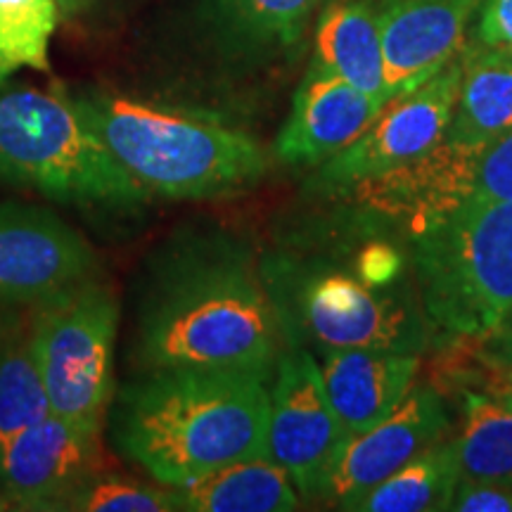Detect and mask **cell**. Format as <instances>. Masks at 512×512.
I'll use <instances>...</instances> for the list:
<instances>
[{"label":"cell","mask_w":512,"mask_h":512,"mask_svg":"<svg viewBox=\"0 0 512 512\" xmlns=\"http://www.w3.org/2000/svg\"><path fill=\"white\" fill-rule=\"evenodd\" d=\"M448 425L437 387H413L387 418L349 437L330 475L325 501L349 510L356 498L444 439Z\"/></svg>","instance_id":"obj_13"},{"label":"cell","mask_w":512,"mask_h":512,"mask_svg":"<svg viewBox=\"0 0 512 512\" xmlns=\"http://www.w3.org/2000/svg\"><path fill=\"white\" fill-rule=\"evenodd\" d=\"M57 0H0V83L22 69L50 72Z\"/></svg>","instance_id":"obj_24"},{"label":"cell","mask_w":512,"mask_h":512,"mask_svg":"<svg viewBox=\"0 0 512 512\" xmlns=\"http://www.w3.org/2000/svg\"><path fill=\"white\" fill-rule=\"evenodd\" d=\"M477 46H512V0H482L477 10Z\"/></svg>","instance_id":"obj_28"},{"label":"cell","mask_w":512,"mask_h":512,"mask_svg":"<svg viewBox=\"0 0 512 512\" xmlns=\"http://www.w3.org/2000/svg\"><path fill=\"white\" fill-rule=\"evenodd\" d=\"M349 441L325 392L311 349L287 344L275 363L266 456L297 486L302 501H325L330 475Z\"/></svg>","instance_id":"obj_8"},{"label":"cell","mask_w":512,"mask_h":512,"mask_svg":"<svg viewBox=\"0 0 512 512\" xmlns=\"http://www.w3.org/2000/svg\"><path fill=\"white\" fill-rule=\"evenodd\" d=\"M460 81L463 60H453L422 86L384 102L373 124L354 145L318 166L311 188L320 195H337L349 185L411 162L437 145L456 114Z\"/></svg>","instance_id":"obj_10"},{"label":"cell","mask_w":512,"mask_h":512,"mask_svg":"<svg viewBox=\"0 0 512 512\" xmlns=\"http://www.w3.org/2000/svg\"><path fill=\"white\" fill-rule=\"evenodd\" d=\"M512 131V55L475 48L463 60L456 114L446 136L465 143H494Z\"/></svg>","instance_id":"obj_20"},{"label":"cell","mask_w":512,"mask_h":512,"mask_svg":"<svg viewBox=\"0 0 512 512\" xmlns=\"http://www.w3.org/2000/svg\"><path fill=\"white\" fill-rule=\"evenodd\" d=\"M287 344L422 354L432 323L408 283L377 285L351 264L278 256L261 268Z\"/></svg>","instance_id":"obj_4"},{"label":"cell","mask_w":512,"mask_h":512,"mask_svg":"<svg viewBox=\"0 0 512 512\" xmlns=\"http://www.w3.org/2000/svg\"><path fill=\"white\" fill-rule=\"evenodd\" d=\"M380 110V102L351 83L309 67L275 138V159L292 169H318L354 145Z\"/></svg>","instance_id":"obj_15"},{"label":"cell","mask_w":512,"mask_h":512,"mask_svg":"<svg viewBox=\"0 0 512 512\" xmlns=\"http://www.w3.org/2000/svg\"><path fill=\"white\" fill-rule=\"evenodd\" d=\"M320 0H211L223 46L242 57L285 53L302 41Z\"/></svg>","instance_id":"obj_21"},{"label":"cell","mask_w":512,"mask_h":512,"mask_svg":"<svg viewBox=\"0 0 512 512\" xmlns=\"http://www.w3.org/2000/svg\"><path fill=\"white\" fill-rule=\"evenodd\" d=\"M271 387L238 370L166 368L114 394L117 451L155 479L183 486L238 460L266 456Z\"/></svg>","instance_id":"obj_2"},{"label":"cell","mask_w":512,"mask_h":512,"mask_svg":"<svg viewBox=\"0 0 512 512\" xmlns=\"http://www.w3.org/2000/svg\"><path fill=\"white\" fill-rule=\"evenodd\" d=\"M50 413L34 339V309H0V444Z\"/></svg>","instance_id":"obj_19"},{"label":"cell","mask_w":512,"mask_h":512,"mask_svg":"<svg viewBox=\"0 0 512 512\" xmlns=\"http://www.w3.org/2000/svg\"><path fill=\"white\" fill-rule=\"evenodd\" d=\"M74 105L150 197L211 200L252 188L268 171L259 140L214 117L119 95H88Z\"/></svg>","instance_id":"obj_3"},{"label":"cell","mask_w":512,"mask_h":512,"mask_svg":"<svg viewBox=\"0 0 512 512\" xmlns=\"http://www.w3.org/2000/svg\"><path fill=\"white\" fill-rule=\"evenodd\" d=\"M0 178L83 209L133 211L152 200L60 91L0 83Z\"/></svg>","instance_id":"obj_5"},{"label":"cell","mask_w":512,"mask_h":512,"mask_svg":"<svg viewBox=\"0 0 512 512\" xmlns=\"http://www.w3.org/2000/svg\"><path fill=\"white\" fill-rule=\"evenodd\" d=\"M370 3H373V5H384V3H387V0H370Z\"/></svg>","instance_id":"obj_33"},{"label":"cell","mask_w":512,"mask_h":512,"mask_svg":"<svg viewBox=\"0 0 512 512\" xmlns=\"http://www.w3.org/2000/svg\"><path fill=\"white\" fill-rule=\"evenodd\" d=\"M484 150V143L444 136L411 162L363 178L337 195L349 197L361 228L377 235V228L389 226L411 242L470 200Z\"/></svg>","instance_id":"obj_9"},{"label":"cell","mask_w":512,"mask_h":512,"mask_svg":"<svg viewBox=\"0 0 512 512\" xmlns=\"http://www.w3.org/2000/svg\"><path fill=\"white\" fill-rule=\"evenodd\" d=\"M174 486L143 484L138 479L98 472L60 505V512H174Z\"/></svg>","instance_id":"obj_25"},{"label":"cell","mask_w":512,"mask_h":512,"mask_svg":"<svg viewBox=\"0 0 512 512\" xmlns=\"http://www.w3.org/2000/svg\"><path fill=\"white\" fill-rule=\"evenodd\" d=\"M311 67L344 79L375 102L389 100L382 34L370 0H332L320 12Z\"/></svg>","instance_id":"obj_17"},{"label":"cell","mask_w":512,"mask_h":512,"mask_svg":"<svg viewBox=\"0 0 512 512\" xmlns=\"http://www.w3.org/2000/svg\"><path fill=\"white\" fill-rule=\"evenodd\" d=\"M434 330L486 339L512 311V200L470 197L408 242Z\"/></svg>","instance_id":"obj_6"},{"label":"cell","mask_w":512,"mask_h":512,"mask_svg":"<svg viewBox=\"0 0 512 512\" xmlns=\"http://www.w3.org/2000/svg\"><path fill=\"white\" fill-rule=\"evenodd\" d=\"M501 50H505V53L512 55V46H508V48H501Z\"/></svg>","instance_id":"obj_34"},{"label":"cell","mask_w":512,"mask_h":512,"mask_svg":"<svg viewBox=\"0 0 512 512\" xmlns=\"http://www.w3.org/2000/svg\"><path fill=\"white\" fill-rule=\"evenodd\" d=\"M460 465L456 441H437L356 498L349 512H444L451 510Z\"/></svg>","instance_id":"obj_22"},{"label":"cell","mask_w":512,"mask_h":512,"mask_svg":"<svg viewBox=\"0 0 512 512\" xmlns=\"http://www.w3.org/2000/svg\"><path fill=\"white\" fill-rule=\"evenodd\" d=\"M451 510L456 512H512V489L503 484L463 479L456 486Z\"/></svg>","instance_id":"obj_27"},{"label":"cell","mask_w":512,"mask_h":512,"mask_svg":"<svg viewBox=\"0 0 512 512\" xmlns=\"http://www.w3.org/2000/svg\"><path fill=\"white\" fill-rule=\"evenodd\" d=\"M460 477L512 489V408L503 399L465 394L456 439Z\"/></svg>","instance_id":"obj_23"},{"label":"cell","mask_w":512,"mask_h":512,"mask_svg":"<svg viewBox=\"0 0 512 512\" xmlns=\"http://www.w3.org/2000/svg\"><path fill=\"white\" fill-rule=\"evenodd\" d=\"M102 437L48 413L0 444V508L60 512L102 467Z\"/></svg>","instance_id":"obj_12"},{"label":"cell","mask_w":512,"mask_h":512,"mask_svg":"<svg viewBox=\"0 0 512 512\" xmlns=\"http://www.w3.org/2000/svg\"><path fill=\"white\" fill-rule=\"evenodd\" d=\"M418 354L375 349L325 351L320 373L325 392L349 437L387 418L413 389Z\"/></svg>","instance_id":"obj_16"},{"label":"cell","mask_w":512,"mask_h":512,"mask_svg":"<svg viewBox=\"0 0 512 512\" xmlns=\"http://www.w3.org/2000/svg\"><path fill=\"white\" fill-rule=\"evenodd\" d=\"M472 197L512 200V131L486 145Z\"/></svg>","instance_id":"obj_26"},{"label":"cell","mask_w":512,"mask_h":512,"mask_svg":"<svg viewBox=\"0 0 512 512\" xmlns=\"http://www.w3.org/2000/svg\"><path fill=\"white\" fill-rule=\"evenodd\" d=\"M503 384H505V389H510L512 392V363L503 370Z\"/></svg>","instance_id":"obj_31"},{"label":"cell","mask_w":512,"mask_h":512,"mask_svg":"<svg viewBox=\"0 0 512 512\" xmlns=\"http://www.w3.org/2000/svg\"><path fill=\"white\" fill-rule=\"evenodd\" d=\"M486 342H491V354L494 361L501 363L503 370L512 363V311L505 316V320L498 325L494 335L486 337Z\"/></svg>","instance_id":"obj_29"},{"label":"cell","mask_w":512,"mask_h":512,"mask_svg":"<svg viewBox=\"0 0 512 512\" xmlns=\"http://www.w3.org/2000/svg\"><path fill=\"white\" fill-rule=\"evenodd\" d=\"M283 344L264 273L245 247L202 238L159 259L138 318L143 373L207 368L271 380Z\"/></svg>","instance_id":"obj_1"},{"label":"cell","mask_w":512,"mask_h":512,"mask_svg":"<svg viewBox=\"0 0 512 512\" xmlns=\"http://www.w3.org/2000/svg\"><path fill=\"white\" fill-rule=\"evenodd\" d=\"M501 399H503L505 403H508V406L512 408V392H510V389H503V396H501Z\"/></svg>","instance_id":"obj_32"},{"label":"cell","mask_w":512,"mask_h":512,"mask_svg":"<svg viewBox=\"0 0 512 512\" xmlns=\"http://www.w3.org/2000/svg\"><path fill=\"white\" fill-rule=\"evenodd\" d=\"M178 510L190 512H290L302 496L280 465L268 456L238 460L174 486Z\"/></svg>","instance_id":"obj_18"},{"label":"cell","mask_w":512,"mask_h":512,"mask_svg":"<svg viewBox=\"0 0 512 512\" xmlns=\"http://www.w3.org/2000/svg\"><path fill=\"white\" fill-rule=\"evenodd\" d=\"M93 5V0H57V8H60L62 17H79L81 12H86Z\"/></svg>","instance_id":"obj_30"},{"label":"cell","mask_w":512,"mask_h":512,"mask_svg":"<svg viewBox=\"0 0 512 512\" xmlns=\"http://www.w3.org/2000/svg\"><path fill=\"white\" fill-rule=\"evenodd\" d=\"M31 309L50 413L102 437L114 399V287L93 275Z\"/></svg>","instance_id":"obj_7"},{"label":"cell","mask_w":512,"mask_h":512,"mask_svg":"<svg viewBox=\"0 0 512 512\" xmlns=\"http://www.w3.org/2000/svg\"><path fill=\"white\" fill-rule=\"evenodd\" d=\"M91 242L55 211L36 204H0V309L36 306L93 278Z\"/></svg>","instance_id":"obj_11"},{"label":"cell","mask_w":512,"mask_h":512,"mask_svg":"<svg viewBox=\"0 0 512 512\" xmlns=\"http://www.w3.org/2000/svg\"><path fill=\"white\" fill-rule=\"evenodd\" d=\"M482 0H387L377 8L389 100L456 60Z\"/></svg>","instance_id":"obj_14"}]
</instances>
